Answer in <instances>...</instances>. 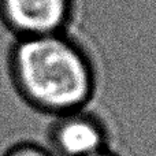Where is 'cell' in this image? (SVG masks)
Instances as JSON below:
<instances>
[{"label": "cell", "mask_w": 156, "mask_h": 156, "mask_svg": "<svg viewBox=\"0 0 156 156\" xmlns=\"http://www.w3.org/2000/svg\"><path fill=\"white\" fill-rule=\"evenodd\" d=\"M14 70L25 96L43 110L77 111L90 96L89 62L65 33L19 38L14 49Z\"/></svg>", "instance_id": "cell-1"}, {"label": "cell", "mask_w": 156, "mask_h": 156, "mask_svg": "<svg viewBox=\"0 0 156 156\" xmlns=\"http://www.w3.org/2000/svg\"><path fill=\"white\" fill-rule=\"evenodd\" d=\"M76 18V0H0V22L21 38L63 33Z\"/></svg>", "instance_id": "cell-2"}, {"label": "cell", "mask_w": 156, "mask_h": 156, "mask_svg": "<svg viewBox=\"0 0 156 156\" xmlns=\"http://www.w3.org/2000/svg\"><path fill=\"white\" fill-rule=\"evenodd\" d=\"M55 156H94L105 151L101 125L82 110L60 114L52 132Z\"/></svg>", "instance_id": "cell-3"}, {"label": "cell", "mask_w": 156, "mask_h": 156, "mask_svg": "<svg viewBox=\"0 0 156 156\" xmlns=\"http://www.w3.org/2000/svg\"><path fill=\"white\" fill-rule=\"evenodd\" d=\"M7 156H51L43 148L36 145H21L12 149Z\"/></svg>", "instance_id": "cell-4"}, {"label": "cell", "mask_w": 156, "mask_h": 156, "mask_svg": "<svg viewBox=\"0 0 156 156\" xmlns=\"http://www.w3.org/2000/svg\"><path fill=\"white\" fill-rule=\"evenodd\" d=\"M94 156H114V155H111L110 152H107V151H103V152H100V154H97Z\"/></svg>", "instance_id": "cell-5"}]
</instances>
